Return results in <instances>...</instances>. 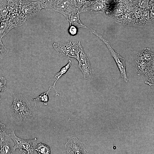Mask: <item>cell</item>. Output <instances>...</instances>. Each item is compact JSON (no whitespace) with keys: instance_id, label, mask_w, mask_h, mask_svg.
<instances>
[{"instance_id":"28","label":"cell","mask_w":154,"mask_h":154,"mask_svg":"<svg viewBox=\"0 0 154 154\" xmlns=\"http://www.w3.org/2000/svg\"><path fill=\"white\" fill-rule=\"evenodd\" d=\"M1 98H0V101H1Z\"/></svg>"},{"instance_id":"19","label":"cell","mask_w":154,"mask_h":154,"mask_svg":"<svg viewBox=\"0 0 154 154\" xmlns=\"http://www.w3.org/2000/svg\"><path fill=\"white\" fill-rule=\"evenodd\" d=\"M35 150L39 154H49L50 152L49 147L41 143L37 144Z\"/></svg>"},{"instance_id":"13","label":"cell","mask_w":154,"mask_h":154,"mask_svg":"<svg viewBox=\"0 0 154 154\" xmlns=\"http://www.w3.org/2000/svg\"><path fill=\"white\" fill-rule=\"evenodd\" d=\"M21 0H7V9L9 13L21 12Z\"/></svg>"},{"instance_id":"3","label":"cell","mask_w":154,"mask_h":154,"mask_svg":"<svg viewBox=\"0 0 154 154\" xmlns=\"http://www.w3.org/2000/svg\"><path fill=\"white\" fill-rule=\"evenodd\" d=\"M14 129L11 134H9L14 143L13 149L15 151L18 149L21 151L24 149V153L26 154H32L35 151L37 145V139L32 140H25L21 139L17 136L15 133Z\"/></svg>"},{"instance_id":"24","label":"cell","mask_w":154,"mask_h":154,"mask_svg":"<svg viewBox=\"0 0 154 154\" xmlns=\"http://www.w3.org/2000/svg\"><path fill=\"white\" fill-rule=\"evenodd\" d=\"M78 28L73 25H70L68 30L69 34L72 36H75L78 33Z\"/></svg>"},{"instance_id":"11","label":"cell","mask_w":154,"mask_h":154,"mask_svg":"<svg viewBox=\"0 0 154 154\" xmlns=\"http://www.w3.org/2000/svg\"><path fill=\"white\" fill-rule=\"evenodd\" d=\"M14 27L9 15L5 19L1 20L0 22V38H2Z\"/></svg>"},{"instance_id":"27","label":"cell","mask_w":154,"mask_h":154,"mask_svg":"<svg viewBox=\"0 0 154 154\" xmlns=\"http://www.w3.org/2000/svg\"><path fill=\"white\" fill-rule=\"evenodd\" d=\"M1 18H0V22H1Z\"/></svg>"},{"instance_id":"22","label":"cell","mask_w":154,"mask_h":154,"mask_svg":"<svg viewBox=\"0 0 154 154\" xmlns=\"http://www.w3.org/2000/svg\"><path fill=\"white\" fill-rule=\"evenodd\" d=\"M8 136L6 134L5 125L0 121V139L2 141L4 140L5 137Z\"/></svg>"},{"instance_id":"29","label":"cell","mask_w":154,"mask_h":154,"mask_svg":"<svg viewBox=\"0 0 154 154\" xmlns=\"http://www.w3.org/2000/svg\"></svg>"},{"instance_id":"25","label":"cell","mask_w":154,"mask_h":154,"mask_svg":"<svg viewBox=\"0 0 154 154\" xmlns=\"http://www.w3.org/2000/svg\"><path fill=\"white\" fill-rule=\"evenodd\" d=\"M123 12V11L122 9L121 8H118L117 9L116 13L115 14L116 15H115L116 17L119 16L122 14Z\"/></svg>"},{"instance_id":"8","label":"cell","mask_w":154,"mask_h":154,"mask_svg":"<svg viewBox=\"0 0 154 154\" xmlns=\"http://www.w3.org/2000/svg\"><path fill=\"white\" fill-rule=\"evenodd\" d=\"M78 62V67L82 73L84 79L90 78L92 76V71L90 62L83 47Z\"/></svg>"},{"instance_id":"16","label":"cell","mask_w":154,"mask_h":154,"mask_svg":"<svg viewBox=\"0 0 154 154\" xmlns=\"http://www.w3.org/2000/svg\"><path fill=\"white\" fill-rule=\"evenodd\" d=\"M72 64V61L69 60L68 63L64 66L60 70V71L56 74L54 76V78L56 79V80L54 82L53 85L51 86V88H53L56 92V95L59 96V94L58 93L55 89V85L57 80L62 76L64 75L68 70Z\"/></svg>"},{"instance_id":"12","label":"cell","mask_w":154,"mask_h":154,"mask_svg":"<svg viewBox=\"0 0 154 154\" xmlns=\"http://www.w3.org/2000/svg\"><path fill=\"white\" fill-rule=\"evenodd\" d=\"M11 20L14 28L19 27L23 25L27 19L21 12H15L9 13Z\"/></svg>"},{"instance_id":"15","label":"cell","mask_w":154,"mask_h":154,"mask_svg":"<svg viewBox=\"0 0 154 154\" xmlns=\"http://www.w3.org/2000/svg\"><path fill=\"white\" fill-rule=\"evenodd\" d=\"M80 13L79 11L76 14L71 16L67 20L70 25H73L77 28H83L87 29V27L79 19Z\"/></svg>"},{"instance_id":"14","label":"cell","mask_w":154,"mask_h":154,"mask_svg":"<svg viewBox=\"0 0 154 154\" xmlns=\"http://www.w3.org/2000/svg\"><path fill=\"white\" fill-rule=\"evenodd\" d=\"M72 43V46L69 54V57L75 58L78 61L82 47L80 41H79L77 44L74 42Z\"/></svg>"},{"instance_id":"5","label":"cell","mask_w":154,"mask_h":154,"mask_svg":"<svg viewBox=\"0 0 154 154\" xmlns=\"http://www.w3.org/2000/svg\"><path fill=\"white\" fill-rule=\"evenodd\" d=\"M41 9L40 0L33 2L21 0L20 11L27 19L37 15Z\"/></svg>"},{"instance_id":"1","label":"cell","mask_w":154,"mask_h":154,"mask_svg":"<svg viewBox=\"0 0 154 154\" xmlns=\"http://www.w3.org/2000/svg\"><path fill=\"white\" fill-rule=\"evenodd\" d=\"M13 95V101L9 108L11 118L17 124L32 120L35 115L36 101L21 94Z\"/></svg>"},{"instance_id":"6","label":"cell","mask_w":154,"mask_h":154,"mask_svg":"<svg viewBox=\"0 0 154 154\" xmlns=\"http://www.w3.org/2000/svg\"><path fill=\"white\" fill-rule=\"evenodd\" d=\"M106 8L105 0H91L85 3L79 10L81 13H102Z\"/></svg>"},{"instance_id":"18","label":"cell","mask_w":154,"mask_h":154,"mask_svg":"<svg viewBox=\"0 0 154 154\" xmlns=\"http://www.w3.org/2000/svg\"><path fill=\"white\" fill-rule=\"evenodd\" d=\"M58 0H40L42 9L50 11L53 7Z\"/></svg>"},{"instance_id":"4","label":"cell","mask_w":154,"mask_h":154,"mask_svg":"<svg viewBox=\"0 0 154 154\" xmlns=\"http://www.w3.org/2000/svg\"><path fill=\"white\" fill-rule=\"evenodd\" d=\"M94 35L98 37L106 45L111 55L113 57L116 62L118 67L120 71L121 77L126 82L129 81L126 75L125 69V58L122 57L120 55L116 52L111 47L109 42L105 39L102 36L95 32Z\"/></svg>"},{"instance_id":"23","label":"cell","mask_w":154,"mask_h":154,"mask_svg":"<svg viewBox=\"0 0 154 154\" xmlns=\"http://www.w3.org/2000/svg\"><path fill=\"white\" fill-rule=\"evenodd\" d=\"M7 80L3 76H0V92H4L6 89Z\"/></svg>"},{"instance_id":"21","label":"cell","mask_w":154,"mask_h":154,"mask_svg":"<svg viewBox=\"0 0 154 154\" xmlns=\"http://www.w3.org/2000/svg\"><path fill=\"white\" fill-rule=\"evenodd\" d=\"M2 38H0V61L6 54L7 51V49L6 46L2 42Z\"/></svg>"},{"instance_id":"20","label":"cell","mask_w":154,"mask_h":154,"mask_svg":"<svg viewBox=\"0 0 154 154\" xmlns=\"http://www.w3.org/2000/svg\"><path fill=\"white\" fill-rule=\"evenodd\" d=\"M49 86L50 88L47 91L41 94L36 98H33L32 100L35 101H38L42 102L45 105H47L48 100L49 93L51 88L50 86Z\"/></svg>"},{"instance_id":"9","label":"cell","mask_w":154,"mask_h":154,"mask_svg":"<svg viewBox=\"0 0 154 154\" xmlns=\"http://www.w3.org/2000/svg\"><path fill=\"white\" fill-rule=\"evenodd\" d=\"M72 46V43L71 41L67 43L54 42L53 44L56 53L60 57H69V54Z\"/></svg>"},{"instance_id":"17","label":"cell","mask_w":154,"mask_h":154,"mask_svg":"<svg viewBox=\"0 0 154 154\" xmlns=\"http://www.w3.org/2000/svg\"><path fill=\"white\" fill-rule=\"evenodd\" d=\"M7 2V0H0V18L1 20L5 19L9 15Z\"/></svg>"},{"instance_id":"10","label":"cell","mask_w":154,"mask_h":154,"mask_svg":"<svg viewBox=\"0 0 154 154\" xmlns=\"http://www.w3.org/2000/svg\"><path fill=\"white\" fill-rule=\"evenodd\" d=\"M6 137L3 141L0 140V154H12L15 151L12 144V139L9 134Z\"/></svg>"},{"instance_id":"26","label":"cell","mask_w":154,"mask_h":154,"mask_svg":"<svg viewBox=\"0 0 154 154\" xmlns=\"http://www.w3.org/2000/svg\"><path fill=\"white\" fill-rule=\"evenodd\" d=\"M86 2H87L89 1H90V0H84Z\"/></svg>"},{"instance_id":"7","label":"cell","mask_w":154,"mask_h":154,"mask_svg":"<svg viewBox=\"0 0 154 154\" xmlns=\"http://www.w3.org/2000/svg\"><path fill=\"white\" fill-rule=\"evenodd\" d=\"M65 148L67 154L87 153L82 143L75 137L69 139L65 144Z\"/></svg>"},{"instance_id":"2","label":"cell","mask_w":154,"mask_h":154,"mask_svg":"<svg viewBox=\"0 0 154 154\" xmlns=\"http://www.w3.org/2000/svg\"><path fill=\"white\" fill-rule=\"evenodd\" d=\"M74 0H58L50 11L59 12L67 19L79 11Z\"/></svg>"}]
</instances>
